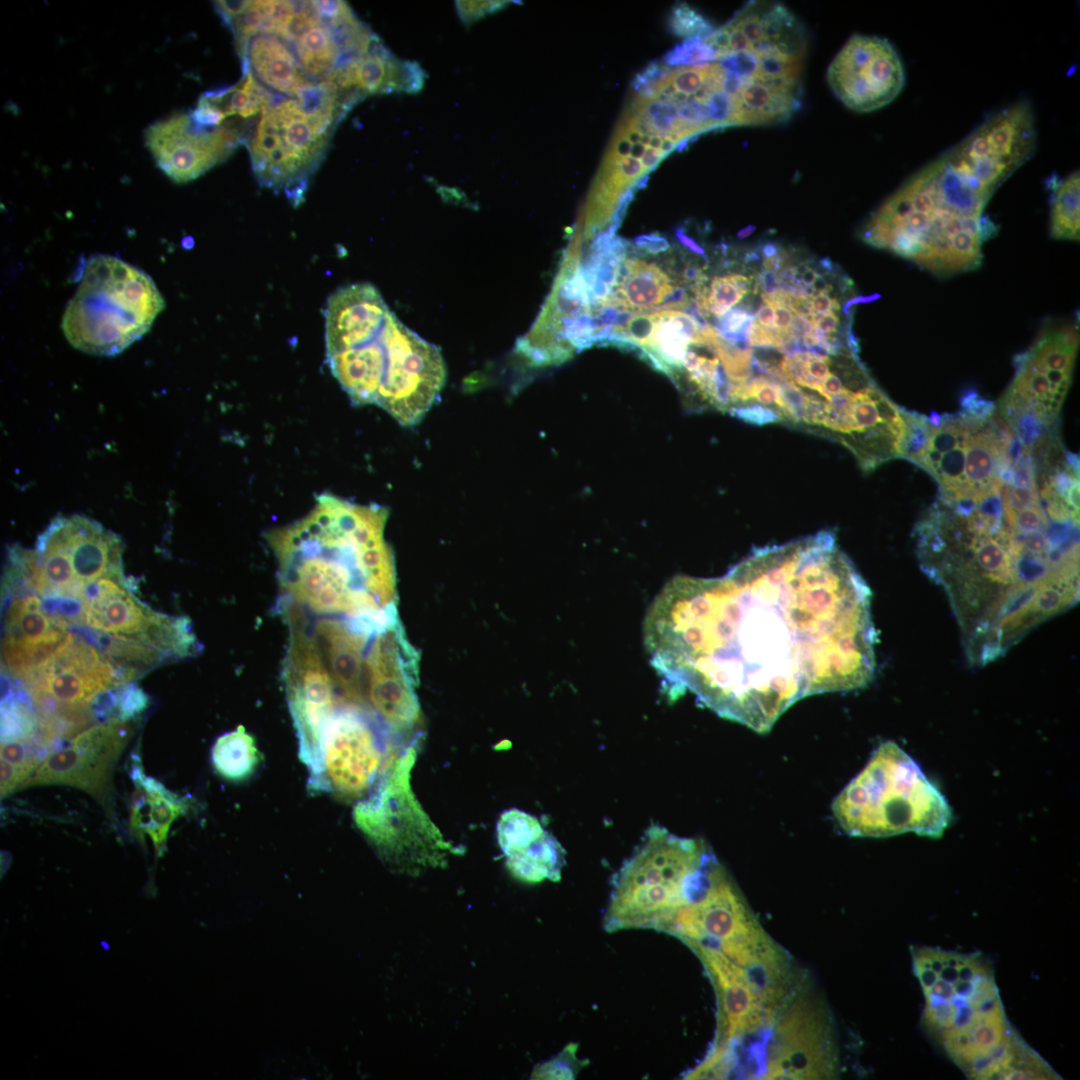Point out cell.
<instances>
[{
    "label": "cell",
    "instance_id": "1",
    "mask_svg": "<svg viewBox=\"0 0 1080 1080\" xmlns=\"http://www.w3.org/2000/svg\"><path fill=\"white\" fill-rule=\"evenodd\" d=\"M643 641L664 692L768 732L797 701L868 685L871 592L830 531L753 549L717 577L675 576Z\"/></svg>",
    "mask_w": 1080,
    "mask_h": 1080
},
{
    "label": "cell",
    "instance_id": "2",
    "mask_svg": "<svg viewBox=\"0 0 1080 1080\" xmlns=\"http://www.w3.org/2000/svg\"><path fill=\"white\" fill-rule=\"evenodd\" d=\"M913 537L921 569L947 594L971 664L1003 656L1044 621L1020 578V543L1003 510L979 504L961 514L937 500Z\"/></svg>",
    "mask_w": 1080,
    "mask_h": 1080
},
{
    "label": "cell",
    "instance_id": "3",
    "mask_svg": "<svg viewBox=\"0 0 1080 1080\" xmlns=\"http://www.w3.org/2000/svg\"><path fill=\"white\" fill-rule=\"evenodd\" d=\"M388 510L321 494L299 520L266 534L277 561L278 609L307 618L378 616L396 607Z\"/></svg>",
    "mask_w": 1080,
    "mask_h": 1080
},
{
    "label": "cell",
    "instance_id": "4",
    "mask_svg": "<svg viewBox=\"0 0 1080 1080\" xmlns=\"http://www.w3.org/2000/svg\"><path fill=\"white\" fill-rule=\"evenodd\" d=\"M1009 177L966 136L909 178L867 220L861 238L938 276L974 270L997 225L984 214Z\"/></svg>",
    "mask_w": 1080,
    "mask_h": 1080
},
{
    "label": "cell",
    "instance_id": "5",
    "mask_svg": "<svg viewBox=\"0 0 1080 1080\" xmlns=\"http://www.w3.org/2000/svg\"><path fill=\"white\" fill-rule=\"evenodd\" d=\"M324 317L327 364L351 402L374 404L403 426L420 422L446 381L438 347L405 326L369 283L337 289Z\"/></svg>",
    "mask_w": 1080,
    "mask_h": 1080
},
{
    "label": "cell",
    "instance_id": "6",
    "mask_svg": "<svg viewBox=\"0 0 1080 1080\" xmlns=\"http://www.w3.org/2000/svg\"><path fill=\"white\" fill-rule=\"evenodd\" d=\"M910 951L926 1032L968 1078L1016 1079L1030 1046L1006 1017L988 959L931 946Z\"/></svg>",
    "mask_w": 1080,
    "mask_h": 1080
},
{
    "label": "cell",
    "instance_id": "7",
    "mask_svg": "<svg viewBox=\"0 0 1080 1080\" xmlns=\"http://www.w3.org/2000/svg\"><path fill=\"white\" fill-rule=\"evenodd\" d=\"M832 811L842 830L857 837L913 832L940 838L952 819L941 792L893 741L877 747L861 772L834 798Z\"/></svg>",
    "mask_w": 1080,
    "mask_h": 1080
},
{
    "label": "cell",
    "instance_id": "8",
    "mask_svg": "<svg viewBox=\"0 0 1080 1080\" xmlns=\"http://www.w3.org/2000/svg\"><path fill=\"white\" fill-rule=\"evenodd\" d=\"M164 306L147 273L119 258L95 255L84 264L61 328L74 348L112 357L139 340Z\"/></svg>",
    "mask_w": 1080,
    "mask_h": 1080
},
{
    "label": "cell",
    "instance_id": "9",
    "mask_svg": "<svg viewBox=\"0 0 1080 1080\" xmlns=\"http://www.w3.org/2000/svg\"><path fill=\"white\" fill-rule=\"evenodd\" d=\"M709 851L703 840L679 837L659 825L650 826L612 878L603 922L606 931L659 930L671 913L687 901L689 875Z\"/></svg>",
    "mask_w": 1080,
    "mask_h": 1080
},
{
    "label": "cell",
    "instance_id": "10",
    "mask_svg": "<svg viewBox=\"0 0 1080 1080\" xmlns=\"http://www.w3.org/2000/svg\"><path fill=\"white\" fill-rule=\"evenodd\" d=\"M336 126L306 112L296 97L276 95L244 143L260 186L283 191L294 207L300 205Z\"/></svg>",
    "mask_w": 1080,
    "mask_h": 1080
},
{
    "label": "cell",
    "instance_id": "11",
    "mask_svg": "<svg viewBox=\"0 0 1080 1080\" xmlns=\"http://www.w3.org/2000/svg\"><path fill=\"white\" fill-rule=\"evenodd\" d=\"M659 931L675 935L687 945L715 948L744 969L775 945L719 862Z\"/></svg>",
    "mask_w": 1080,
    "mask_h": 1080
},
{
    "label": "cell",
    "instance_id": "12",
    "mask_svg": "<svg viewBox=\"0 0 1080 1080\" xmlns=\"http://www.w3.org/2000/svg\"><path fill=\"white\" fill-rule=\"evenodd\" d=\"M414 757V748L408 747L353 811L356 824L374 844L411 869L438 865L448 850L411 792L409 774Z\"/></svg>",
    "mask_w": 1080,
    "mask_h": 1080
},
{
    "label": "cell",
    "instance_id": "13",
    "mask_svg": "<svg viewBox=\"0 0 1080 1080\" xmlns=\"http://www.w3.org/2000/svg\"><path fill=\"white\" fill-rule=\"evenodd\" d=\"M394 732L366 708L339 703L323 728L319 767L310 788L343 798H357L372 790L391 763Z\"/></svg>",
    "mask_w": 1080,
    "mask_h": 1080
},
{
    "label": "cell",
    "instance_id": "14",
    "mask_svg": "<svg viewBox=\"0 0 1080 1080\" xmlns=\"http://www.w3.org/2000/svg\"><path fill=\"white\" fill-rule=\"evenodd\" d=\"M797 991L768 1030L758 1050L757 1078L832 1079L838 1075V1050L826 1005Z\"/></svg>",
    "mask_w": 1080,
    "mask_h": 1080
},
{
    "label": "cell",
    "instance_id": "15",
    "mask_svg": "<svg viewBox=\"0 0 1080 1080\" xmlns=\"http://www.w3.org/2000/svg\"><path fill=\"white\" fill-rule=\"evenodd\" d=\"M1079 344L1074 323L1043 326L1035 342L1013 358L1015 376L1000 400L1006 423L1032 415L1047 428L1059 414L1071 384Z\"/></svg>",
    "mask_w": 1080,
    "mask_h": 1080
},
{
    "label": "cell",
    "instance_id": "16",
    "mask_svg": "<svg viewBox=\"0 0 1080 1080\" xmlns=\"http://www.w3.org/2000/svg\"><path fill=\"white\" fill-rule=\"evenodd\" d=\"M82 627L152 646L170 660L201 649L187 617L153 611L133 595L124 576L103 577L87 588Z\"/></svg>",
    "mask_w": 1080,
    "mask_h": 1080
},
{
    "label": "cell",
    "instance_id": "17",
    "mask_svg": "<svg viewBox=\"0 0 1080 1080\" xmlns=\"http://www.w3.org/2000/svg\"><path fill=\"white\" fill-rule=\"evenodd\" d=\"M283 619L289 629L283 682L299 740L300 758L307 766L311 780L319 767L323 728L337 705V698L309 630L296 617Z\"/></svg>",
    "mask_w": 1080,
    "mask_h": 1080
},
{
    "label": "cell",
    "instance_id": "18",
    "mask_svg": "<svg viewBox=\"0 0 1080 1080\" xmlns=\"http://www.w3.org/2000/svg\"><path fill=\"white\" fill-rule=\"evenodd\" d=\"M418 672L419 654L396 615L372 634L364 665L366 707L396 733L419 720Z\"/></svg>",
    "mask_w": 1080,
    "mask_h": 1080
},
{
    "label": "cell",
    "instance_id": "19",
    "mask_svg": "<svg viewBox=\"0 0 1080 1080\" xmlns=\"http://www.w3.org/2000/svg\"><path fill=\"white\" fill-rule=\"evenodd\" d=\"M122 683L107 657L86 637L69 633L26 689L40 713L85 708Z\"/></svg>",
    "mask_w": 1080,
    "mask_h": 1080
},
{
    "label": "cell",
    "instance_id": "20",
    "mask_svg": "<svg viewBox=\"0 0 1080 1080\" xmlns=\"http://www.w3.org/2000/svg\"><path fill=\"white\" fill-rule=\"evenodd\" d=\"M827 81L845 106L866 113L888 105L899 95L905 73L887 39L855 34L829 65Z\"/></svg>",
    "mask_w": 1080,
    "mask_h": 1080
},
{
    "label": "cell",
    "instance_id": "21",
    "mask_svg": "<svg viewBox=\"0 0 1080 1080\" xmlns=\"http://www.w3.org/2000/svg\"><path fill=\"white\" fill-rule=\"evenodd\" d=\"M131 734L130 720L111 719L94 725L48 754L23 786L68 785L103 801Z\"/></svg>",
    "mask_w": 1080,
    "mask_h": 1080
},
{
    "label": "cell",
    "instance_id": "22",
    "mask_svg": "<svg viewBox=\"0 0 1080 1080\" xmlns=\"http://www.w3.org/2000/svg\"><path fill=\"white\" fill-rule=\"evenodd\" d=\"M2 660L11 677L27 685L69 635L44 609L42 599L5 575Z\"/></svg>",
    "mask_w": 1080,
    "mask_h": 1080
},
{
    "label": "cell",
    "instance_id": "23",
    "mask_svg": "<svg viewBox=\"0 0 1080 1080\" xmlns=\"http://www.w3.org/2000/svg\"><path fill=\"white\" fill-rule=\"evenodd\" d=\"M703 962L718 999L717 1036L711 1051L725 1053L760 1041L776 1020L746 971L719 950L688 944Z\"/></svg>",
    "mask_w": 1080,
    "mask_h": 1080
},
{
    "label": "cell",
    "instance_id": "24",
    "mask_svg": "<svg viewBox=\"0 0 1080 1080\" xmlns=\"http://www.w3.org/2000/svg\"><path fill=\"white\" fill-rule=\"evenodd\" d=\"M145 140L157 166L173 181H192L225 161L241 144L223 126L201 128L189 114L173 115L151 125Z\"/></svg>",
    "mask_w": 1080,
    "mask_h": 1080
},
{
    "label": "cell",
    "instance_id": "25",
    "mask_svg": "<svg viewBox=\"0 0 1080 1080\" xmlns=\"http://www.w3.org/2000/svg\"><path fill=\"white\" fill-rule=\"evenodd\" d=\"M271 33L290 45L311 81H324L341 63L337 38L314 1H283Z\"/></svg>",
    "mask_w": 1080,
    "mask_h": 1080
},
{
    "label": "cell",
    "instance_id": "26",
    "mask_svg": "<svg viewBox=\"0 0 1080 1080\" xmlns=\"http://www.w3.org/2000/svg\"><path fill=\"white\" fill-rule=\"evenodd\" d=\"M325 81L356 104L370 94L417 92L424 74L416 62L395 58L380 40L367 53L337 67Z\"/></svg>",
    "mask_w": 1080,
    "mask_h": 1080
},
{
    "label": "cell",
    "instance_id": "27",
    "mask_svg": "<svg viewBox=\"0 0 1080 1080\" xmlns=\"http://www.w3.org/2000/svg\"><path fill=\"white\" fill-rule=\"evenodd\" d=\"M240 59L241 68L249 69L260 84L276 95L296 97L312 82L301 71L290 45L272 33L253 36Z\"/></svg>",
    "mask_w": 1080,
    "mask_h": 1080
},
{
    "label": "cell",
    "instance_id": "28",
    "mask_svg": "<svg viewBox=\"0 0 1080 1080\" xmlns=\"http://www.w3.org/2000/svg\"><path fill=\"white\" fill-rule=\"evenodd\" d=\"M135 780L137 793L132 807L131 826L140 835L146 833L156 851L160 852L170 826L187 810V806L180 797L142 772L137 773Z\"/></svg>",
    "mask_w": 1080,
    "mask_h": 1080
},
{
    "label": "cell",
    "instance_id": "29",
    "mask_svg": "<svg viewBox=\"0 0 1080 1080\" xmlns=\"http://www.w3.org/2000/svg\"><path fill=\"white\" fill-rule=\"evenodd\" d=\"M672 279L654 262L624 259L615 291L607 305L628 311L654 310L674 289Z\"/></svg>",
    "mask_w": 1080,
    "mask_h": 1080
},
{
    "label": "cell",
    "instance_id": "30",
    "mask_svg": "<svg viewBox=\"0 0 1080 1080\" xmlns=\"http://www.w3.org/2000/svg\"><path fill=\"white\" fill-rule=\"evenodd\" d=\"M628 244L623 238L607 232L592 242L586 262L580 265L592 309L605 306L612 296Z\"/></svg>",
    "mask_w": 1080,
    "mask_h": 1080
},
{
    "label": "cell",
    "instance_id": "31",
    "mask_svg": "<svg viewBox=\"0 0 1080 1080\" xmlns=\"http://www.w3.org/2000/svg\"><path fill=\"white\" fill-rule=\"evenodd\" d=\"M276 94L260 84L249 69H242L239 83L205 91L200 95L225 118L237 116L253 120L261 115L274 101Z\"/></svg>",
    "mask_w": 1080,
    "mask_h": 1080
},
{
    "label": "cell",
    "instance_id": "32",
    "mask_svg": "<svg viewBox=\"0 0 1080 1080\" xmlns=\"http://www.w3.org/2000/svg\"><path fill=\"white\" fill-rule=\"evenodd\" d=\"M565 851L547 831L517 854L506 857V865L519 880L540 883L545 879L557 882L565 864Z\"/></svg>",
    "mask_w": 1080,
    "mask_h": 1080
},
{
    "label": "cell",
    "instance_id": "33",
    "mask_svg": "<svg viewBox=\"0 0 1080 1080\" xmlns=\"http://www.w3.org/2000/svg\"><path fill=\"white\" fill-rule=\"evenodd\" d=\"M211 758L222 777L239 781L251 776L260 761V754L253 737L243 726H238L217 738Z\"/></svg>",
    "mask_w": 1080,
    "mask_h": 1080
},
{
    "label": "cell",
    "instance_id": "34",
    "mask_svg": "<svg viewBox=\"0 0 1080 1080\" xmlns=\"http://www.w3.org/2000/svg\"><path fill=\"white\" fill-rule=\"evenodd\" d=\"M1080 176L1074 171L1060 180L1052 179L1051 235L1057 239H1079Z\"/></svg>",
    "mask_w": 1080,
    "mask_h": 1080
},
{
    "label": "cell",
    "instance_id": "35",
    "mask_svg": "<svg viewBox=\"0 0 1080 1080\" xmlns=\"http://www.w3.org/2000/svg\"><path fill=\"white\" fill-rule=\"evenodd\" d=\"M28 692L5 691L1 700V742L28 741L37 734L39 719Z\"/></svg>",
    "mask_w": 1080,
    "mask_h": 1080
},
{
    "label": "cell",
    "instance_id": "36",
    "mask_svg": "<svg viewBox=\"0 0 1080 1080\" xmlns=\"http://www.w3.org/2000/svg\"><path fill=\"white\" fill-rule=\"evenodd\" d=\"M496 832L498 844L506 858L522 851L546 830L535 816L513 808L501 814Z\"/></svg>",
    "mask_w": 1080,
    "mask_h": 1080
},
{
    "label": "cell",
    "instance_id": "37",
    "mask_svg": "<svg viewBox=\"0 0 1080 1080\" xmlns=\"http://www.w3.org/2000/svg\"><path fill=\"white\" fill-rule=\"evenodd\" d=\"M759 292L756 276L732 273L712 278L705 300V317H721L745 295Z\"/></svg>",
    "mask_w": 1080,
    "mask_h": 1080
},
{
    "label": "cell",
    "instance_id": "38",
    "mask_svg": "<svg viewBox=\"0 0 1080 1080\" xmlns=\"http://www.w3.org/2000/svg\"><path fill=\"white\" fill-rule=\"evenodd\" d=\"M577 1043L567 1044L551 1059L537 1064L531 1079H575L579 1071L588 1064L587 1060L577 1057Z\"/></svg>",
    "mask_w": 1080,
    "mask_h": 1080
},
{
    "label": "cell",
    "instance_id": "39",
    "mask_svg": "<svg viewBox=\"0 0 1080 1080\" xmlns=\"http://www.w3.org/2000/svg\"><path fill=\"white\" fill-rule=\"evenodd\" d=\"M905 429L900 444L899 457L915 464L919 461L930 436L927 416L903 408Z\"/></svg>",
    "mask_w": 1080,
    "mask_h": 1080
},
{
    "label": "cell",
    "instance_id": "40",
    "mask_svg": "<svg viewBox=\"0 0 1080 1080\" xmlns=\"http://www.w3.org/2000/svg\"><path fill=\"white\" fill-rule=\"evenodd\" d=\"M668 27L671 33L686 39L697 37L704 40L715 31L709 20L684 2L677 3L672 8Z\"/></svg>",
    "mask_w": 1080,
    "mask_h": 1080
},
{
    "label": "cell",
    "instance_id": "41",
    "mask_svg": "<svg viewBox=\"0 0 1080 1080\" xmlns=\"http://www.w3.org/2000/svg\"><path fill=\"white\" fill-rule=\"evenodd\" d=\"M712 60H717L715 51L697 37L685 39L663 57V62L669 66L697 65Z\"/></svg>",
    "mask_w": 1080,
    "mask_h": 1080
},
{
    "label": "cell",
    "instance_id": "42",
    "mask_svg": "<svg viewBox=\"0 0 1080 1080\" xmlns=\"http://www.w3.org/2000/svg\"><path fill=\"white\" fill-rule=\"evenodd\" d=\"M147 705V695L136 685L129 683L121 688L117 687V719L129 721L140 714Z\"/></svg>",
    "mask_w": 1080,
    "mask_h": 1080
},
{
    "label": "cell",
    "instance_id": "43",
    "mask_svg": "<svg viewBox=\"0 0 1080 1080\" xmlns=\"http://www.w3.org/2000/svg\"><path fill=\"white\" fill-rule=\"evenodd\" d=\"M506 3L503 1H458L456 2L457 11L461 19L466 23L501 9Z\"/></svg>",
    "mask_w": 1080,
    "mask_h": 1080
},
{
    "label": "cell",
    "instance_id": "44",
    "mask_svg": "<svg viewBox=\"0 0 1080 1080\" xmlns=\"http://www.w3.org/2000/svg\"><path fill=\"white\" fill-rule=\"evenodd\" d=\"M633 246L638 251L650 255L664 253L670 249V244L667 239L657 232L635 237Z\"/></svg>",
    "mask_w": 1080,
    "mask_h": 1080
},
{
    "label": "cell",
    "instance_id": "45",
    "mask_svg": "<svg viewBox=\"0 0 1080 1080\" xmlns=\"http://www.w3.org/2000/svg\"><path fill=\"white\" fill-rule=\"evenodd\" d=\"M810 308L813 321L816 316L827 314L834 310L838 311L841 307L837 299L831 298L826 293H816L810 297Z\"/></svg>",
    "mask_w": 1080,
    "mask_h": 1080
},
{
    "label": "cell",
    "instance_id": "46",
    "mask_svg": "<svg viewBox=\"0 0 1080 1080\" xmlns=\"http://www.w3.org/2000/svg\"><path fill=\"white\" fill-rule=\"evenodd\" d=\"M631 149H632V143L628 140V138L623 133V131L619 127H617L616 132L614 134V138L611 141L610 147L608 149V152H607V155H606L605 158H607V159H622V158H625L626 156H628L630 154Z\"/></svg>",
    "mask_w": 1080,
    "mask_h": 1080
},
{
    "label": "cell",
    "instance_id": "47",
    "mask_svg": "<svg viewBox=\"0 0 1080 1080\" xmlns=\"http://www.w3.org/2000/svg\"><path fill=\"white\" fill-rule=\"evenodd\" d=\"M839 324V318L834 312L816 316L812 321V326L825 334L837 333Z\"/></svg>",
    "mask_w": 1080,
    "mask_h": 1080
},
{
    "label": "cell",
    "instance_id": "48",
    "mask_svg": "<svg viewBox=\"0 0 1080 1080\" xmlns=\"http://www.w3.org/2000/svg\"><path fill=\"white\" fill-rule=\"evenodd\" d=\"M756 281L760 293L772 294L779 290L777 273L774 271L766 269L759 271L756 276Z\"/></svg>",
    "mask_w": 1080,
    "mask_h": 1080
},
{
    "label": "cell",
    "instance_id": "49",
    "mask_svg": "<svg viewBox=\"0 0 1080 1080\" xmlns=\"http://www.w3.org/2000/svg\"><path fill=\"white\" fill-rule=\"evenodd\" d=\"M773 309L775 310L774 328L782 333L789 332L794 313L784 305H778Z\"/></svg>",
    "mask_w": 1080,
    "mask_h": 1080
},
{
    "label": "cell",
    "instance_id": "50",
    "mask_svg": "<svg viewBox=\"0 0 1080 1080\" xmlns=\"http://www.w3.org/2000/svg\"><path fill=\"white\" fill-rule=\"evenodd\" d=\"M675 236L684 247L695 255L701 256L705 262H709L705 250L694 239L688 236L682 227H677L675 229Z\"/></svg>",
    "mask_w": 1080,
    "mask_h": 1080
},
{
    "label": "cell",
    "instance_id": "51",
    "mask_svg": "<svg viewBox=\"0 0 1080 1080\" xmlns=\"http://www.w3.org/2000/svg\"><path fill=\"white\" fill-rule=\"evenodd\" d=\"M666 157L660 149H654L647 147L642 158L641 163L645 171L648 173L654 170L662 159Z\"/></svg>",
    "mask_w": 1080,
    "mask_h": 1080
},
{
    "label": "cell",
    "instance_id": "52",
    "mask_svg": "<svg viewBox=\"0 0 1080 1080\" xmlns=\"http://www.w3.org/2000/svg\"><path fill=\"white\" fill-rule=\"evenodd\" d=\"M756 321L765 327H774L773 308L767 304L761 305L756 313Z\"/></svg>",
    "mask_w": 1080,
    "mask_h": 1080
},
{
    "label": "cell",
    "instance_id": "53",
    "mask_svg": "<svg viewBox=\"0 0 1080 1080\" xmlns=\"http://www.w3.org/2000/svg\"><path fill=\"white\" fill-rule=\"evenodd\" d=\"M879 297H880V295L873 294L871 296H856V297L850 298L846 302H844V304L842 305V312L844 313V315H846L848 317H851V315H852V307L854 305H857V304H860V303L871 302V301H874V300L878 299Z\"/></svg>",
    "mask_w": 1080,
    "mask_h": 1080
},
{
    "label": "cell",
    "instance_id": "54",
    "mask_svg": "<svg viewBox=\"0 0 1080 1080\" xmlns=\"http://www.w3.org/2000/svg\"><path fill=\"white\" fill-rule=\"evenodd\" d=\"M762 258H771L777 256L783 249L777 243L772 241H765L758 245Z\"/></svg>",
    "mask_w": 1080,
    "mask_h": 1080
},
{
    "label": "cell",
    "instance_id": "55",
    "mask_svg": "<svg viewBox=\"0 0 1080 1080\" xmlns=\"http://www.w3.org/2000/svg\"><path fill=\"white\" fill-rule=\"evenodd\" d=\"M675 147L676 144L669 137H663L660 150L665 156L669 155L673 150H675Z\"/></svg>",
    "mask_w": 1080,
    "mask_h": 1080
},
{
    "label": "cell",
    "instance_id": "56",
    "mask_svg": "<svg viewBox=\"0 0 1080 1080\" xmlns=\"http://www.w3.org/2000/svg\"><path fill=\"white\" fill-rule=\"evenodd\" d=\"M647 147L648 146L644 145L641 142L634 143L630 151V156L636 159H639L640 157L642 158Z\"/></svg>",
    "mask_w": 1080,
    "mask_h": 1080
},
{
    "label": "cell",
    "instance_id": "57",
    "mask_svg": "<svg viewBox=\"0 0 1080 1080\" xmlns=\"http://www.w3.org/2000/svg\"><path fill=\"white\" fill-rule=\"evenodd\" d=\"M1065 459H1066L1067 464L1070 467H1072L1076 471H1079V456L1078 455H1076L1074 453H1071V452H1066Z\"/></svg>",
    "mask_w": 1080,
    "mask_h": 1080
},
{
    "label": "cell",
    "instance_id": "58",
    "mask_svg": "<svg viewBox=\"0 0 1080 1080\" xmlns=\"http://www.w3.org/2000/svg\"><path fill=\"white\" fill-rule=\"evenodd\" d=\"M755 230H756V226H754V225H748V226H746V227H744V228L740 229V230H739V231H738V232L736 233V237H737L738 239H745V238L749 237V236H750L751 234H753V233L755 232Z\"/></svg>",
    "mask_w": 1080,
    "mask_h": 1080
},
{
    "label": "cell",
    "instance_id": "59",
    "mask_svg": "<svg viewBox=\"0 0 1080 1080\" xmlns=\"http://www.w3.org/2000/svg\"><path fill=\"white\" fill-rule=\"evenodd\" d=\"M662 138L659 134L655 133L650 136L649 147L654 149H660Z\"/></svg>",
    "mask_w": 1080,
    "mask_h": 1080
},
{
    "label": "cell",
    "instance_id": "60",
    "mask_svg": "<svg viewBox=\"0 0 1080 1080\" xmlns=\"http://www.w3.org/2000/svg\"><path fill=\"white\" fill-rule=\"evenodd\" d=\"M690 143L691 142H690L689 138L683 139L676 145L675 150L677 152H683V151L688 149Z\"/></svg>",
    "mask_w": 1080,
    "mask_h": 1080
}]
</instances>
